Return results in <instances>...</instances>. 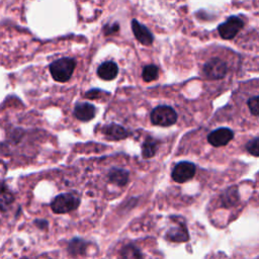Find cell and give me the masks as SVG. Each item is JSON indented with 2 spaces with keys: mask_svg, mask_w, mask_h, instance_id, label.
I'll use <instances>...</instances> for the list:
<instances>
[{
  "mask_svg": "<svg viewBox=\"0 0 259 259\" xmlns=\"http://www.w3.org/2000/svg\"><path fill=\"white\" fill-rule=\"evenodd\" d=\"M117 29H118V25H116V24H114L112 27L108 25V30H105V33H106V34L112 33V32H114V31H116Z\"/></svg>",
  "mask_w": 259,
  "mask_h": 259,
  "instance_id": "cell-24",
  "label": "cell"
},
{
  "mask_svg": "<svg viewBox=\"0 0 259 259\" xmlns=\"http://www.w3.org/2000/svg\"><path fill=\"white\" fill-rule=\"evenodd\" d=\"M227 70H228L227 64L219 58L210 59L203 66V72L205 76L212 80L224 78L227 74Z\"/></svg>",
  "mask_w": 259,
  "mask_h": 259,
  "instance_id": "cell-5",
  "label": "cell"
},
{
  "mask_svg": "<svg viewBox=\"0 0 259 259\" xmlns=\"http://www.w3.org/2000/svg\"><path fill=\"white\" fill-rule=\"evenodd\" d=\"M103 134L106 136V138H108L109 140H113V141L122 140L128 136L127 131L124 127H122L121 125L116 124V123L106 124L103 127Z\"/></svg>",
  "mask_w": 259,
  "mask_h": 259,
  "instance_id": "cell-11",
  "label": "cell"
},
{
  "mask_svg": "<svg viewBox=\"0 0 259 259\" xmlns=\"http://www.w3.org/2000/svg\"><path fill=\"white\" fill-rule=\"evenodd\" d=\"M122 259H141V253L136 246L127 245L121 250Z\"/></svg>",
  "mask_w": 259,
  "mask_h": 259,
  "instance_id": "cell-17",
  "label": "cell"
},
{
  "mask_svg": "<svg viewBox=\"0 0 259 259\" xmlns=\"http://www.w3.org/2000/svg\"><path fill=\"white\" fill-rule=\"evenodd\" d=\"M244 22L238 16H231L225 22L219 25L218 31L225 39H232L243 28Z\"/></svg>",
  "mask_w": 259,
  "mask_h": 259,
  "instance_id": "cell-4",
  "label": "cell"
},
{
  "mask_svg": "<svg viewBox=\"0 0 259 259\" xmlns=\"http://www.w3.org/2000/svg\"><path fill=\"white\" fill-rule=\"evenodd\" d=\"M247 151L255 157H259V137L249 141L246 145Z\"/></svg>",
  "mask_w": 259,
  "mask_h": 259,
  "instance_id": "cell-20",
  "label": "cell"
},
{
  "mask_svg": "<svg viewBox=\"0 0 259 259\" xmlns=\"http://www.w3.org/2000/svg\"><path fill=\"white\" fill-rule=\"evenodd\" d=\"M177 113L168 105H159L155 107L151 112L152 123L160 126H169L176 122Z\"/></svg>",
  "mask_w": 259,
  "mask_h": 259,
  "instance_id": "cell-3",
  "label": "cell"
},
{
  "mask_svg": "<svg viewBox=\"0 0 259 259\" xmlns=\"http://www.w3.org/2000/svg\"><path fill=\"white\" fill-rule=\"evenodd\" d=\"M239 199V194H238V190L237 188H233V189H228L225 192V195L223 196V203L225 206L227 205H232L234 203H236Z\"/></svg>",
  "mask_w": 259,
  "mask_h": 259,
  "instance_id": "cell-19",
  "label": "cell"
},
{
  "mask_svg": "<svg viewBox=\"0 0 259 259\" xmlns=\"http://www.w3.org/2000/svg\"><path fill=\"white\" fill-rule=\"evenodd\" d=\"M234 138V133L228 127H220L212 131L207 136L208 143L213 147H222L227 145Z\"/></svg>",
  "mask_w": 259,
  "mask_h": 259,
  "instance_id": "cell-7",
  "label": "cell"
},
{
  "mask_svg": "<svg viewBox=\"0 0 259 259\" xmlns=\"http://www.w3.org/2000/svg\"><path fill=\"white\" fill-rule=\"evenodd\" d=\"M195 174V165L191 162L182 161L175 165L172 170V179L178 183H184L191 178H193Z\"/></svg>",
  "mask_w": 259,
  "mask_h": 259,
  "instance_id": "cell-6",
  "label": "cell"
},
{
  "mask_svg": "<svg viewBox=\"0 0 259 259\" xmlns=\"http://www.w3.org/2000/svg\"><path fill=\"white\" fill-rule=\"evenodd\" d=\"M102 92L100 91V90H98V89H93V90H90V91H88L86 94H85V96L87 97V98H89V99H95V98H97L100 94H101Z\"/></svg>",
  "mask_w": 259,
  "mask_h": 259,
  "instance_id": "cell-22",
  "label": "cell"
},
{
  "mask_svg": "<svg viewBox=\"0 0 259 259\" xmlns=\"http://www.w3.org/2000/svg\"><path fill=\"white\" fill-rule=\"evenodd\" d=\"M86 242L79 239V238H75L73 239L69 246H68V251L72 254V255H77V254H83L85 252L86 249Z\"/></svg>",
  "mask_w": 259,
  "mask_h": 259,
  "instance_id": "cell-15",
  "label": "cell"
},
{
  "mask_svg": "<svg viewBox=\"0 0 259 259\" xmlns=\"http://www.w3.org/2000/svg\"><path fill=\"white\" fill-rule=\"evenodd\" d=\"M157 148H158V142L155 139L148 137L142 146L143 157L146 159L152 158L156 154Z\"/></svg>",
  "mask_w": 259,
  "mask_h": 259,
  "instance_id": "cell-14",
  "label": "cell"
},
{
  "mask_svg": "<svg viewBox=\"0 0 259 259\" xmlns=\"http://www.w3.org/2000/svg\"><path fill=\"white\" fill-rule=\"evenodd\" d=\"M95 107L88 102H79L75 105L74 115L76 118L82 121L91 120L95 116Z\"/></svg>",
  "mask_w": 259,
  "mask_h": 259,
  "instance_id": "cell-9",
  "label": "cell"
},
{
  "mask_svg": "<svg viewBox=\"0 0 259 259\" xmlns=\"http://www.w3.org/2000/svg\"><path fill=\"white\" fill-rule=\"evenodd\" d=\"M132 29L136 38L144 46H150L153 42V34L151 31L143 24H141L138 20H132Z\"/></svg>",
  "mask_w": 259,
  "mask_h": 259,
  "instance_id": "cell-8",
  "label": "cell"
},
{
  "mask_svg": "<svg viewBox=\"0 0 259 259\" xmlns=\"http://www.w3.org/2000/svg\"><path fill=\"white\" fill-rule=\"evenodd\" d=\"M188 232L183 224L178 225L177 227L171 228L167 234L166 238L172 242H185L188 240Z\"/></svg>",
  "mask_w": 259,
  "mask_h": 259,
  "instance_id": "cell-12",
  "label": "cell"
},
{
  "mask_svg": "<svg viewBox=\"0 0 259 259\" xmlns=\"http://www.w3.org/2000/svg\"><path fill=\"white\" fill-rule=\"evenodd\" d=\"M34 223H35V225H36L37 227H39L40 229H46V228L48 227V222L45 221V220H36Z\"/></svg>",
  "mask_w": 259,
  "mask_h": 259,
  "instance_id": "cell-23",
  "label": "cell"
},
{
  "mask_svg": "<svg viewBox=\"0 0 259 259\" xmlns=\"http://www.w3.org/2000/svg\"><path fill=\"white\" fill-rule=\"evenodd\" d=\"M75 65V61L71 58L59 59L50 65L51 75L58 82H66L71 78Z\"/></svg>",
  "mask_w": 259,
  "mask_h": 259,
  "instance_id": "cell-1",
  "label": "cell"
},
{
  "mask_svg": "<svg viewBox=\"0 0 259 259\" xmlns=\"http://www.w3.org/2000/svg\"><path fill=\"white\" fill-rule=\"evenodd\" d=\"M158 73H159V70L155 65H147L143 69L142 77H143L144 81L151 82L158 78Z\"/></svg>",
  "mask_w": 259,
  "mask_h": 259,
  "instance_id": "cell-16",
  "label": "cell"
},
{
  "mask_svg": "<svg viewBox=\"0 0 259 259\" xmlns=\"http://www.w3.org/2000/svg\"><path fill=\"white\" fill-rule=\"evenodd\" d=\"M117 73H118L117 65L112 61H107L102 63L97 69V75L99 76V78L105 81L113 80L117 76Z\"/></svg>",
  "mask_w": 259,
  "mask_h": 259,
  "instance_id": "cell-10",
  "label": "cell"
},
{
  "mask_svg": "<svg viewBox=\"0 0 259 259\" xmlns=\"http://www.w3.org/2000/svg\"><path fill=\"white\" fill-rule=\"evenodd\" d=\"M80 204V198L71 193L57 195L51 202V208L55 213H66L75 210Z\"/></svg>",
  "mask_w": 259,
  "mask_h": 259,
  "instance_id": "cell-2",
  "label": "cell"
},
{
  "mask_svg": "<svg viewBox=\"0 0 259 259\" xmlns=\"http://www.w3.org/2000/svg\"><path fill=\"white\" fill-rule=\"evenodd\" d=\"M108 178L112 183H115L119 186H123L126 184L128 180V172L124 169L113 168L108 173Z\"/></svg>",
  "mask_w": 259,
  "mask_h": 259,
  "instance_id": "cell-13",
  "label": "cell"
},
{
  "mask_svg": "<svg viewBox=\"0 0 259 259\" xmlns=\"http://www.w3.org/2000/svg\"><path fill=\"white\" fill-rule=\"evenodd\" d=\"M248 107L253 115L259 116V95L253 96L248 100Z\"/></svg>",
  "mask_w": 259,
  "mask_h": 259,
  "instance_id": "cell-21",
  "label": "cell"
},
{
  "mask_svg": "<svg viewBox=\"0 0 259 259\" xmlns=\"http://www.w3.org/2000/svg\"><path fill=\"white\" fill-rule=\"evenodd\" d=\"M13 196L5 187H0V210L6 209V207L12 202Z\"/></svg>",
  "mask_w": 259,
  "mask_h": 259,
  "instance_id": "cell-18",
  "label": "cell"
}]
</instances>
